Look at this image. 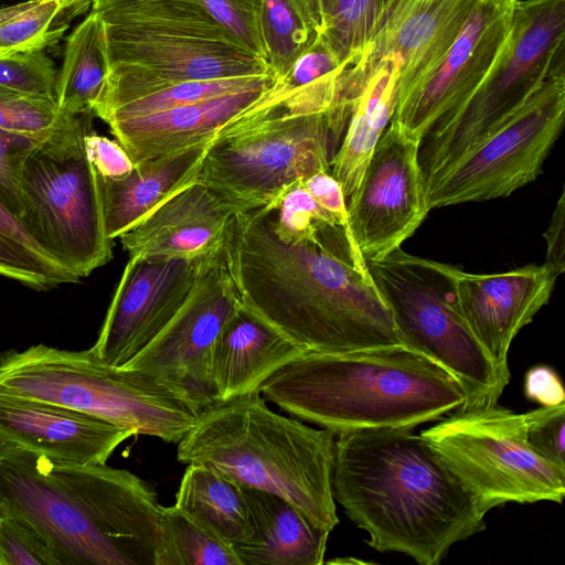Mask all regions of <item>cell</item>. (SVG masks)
<instances>
[{"mask_svg": "<svg viewBox=\"0 0 565 565\" xmlns=\"http://www.w3.org/2000/svg\"><path fill=\"white\" fill-rule=\"evenodd\" d=\"M223 250L241 302L305 349L405 347L352 236L302 180L235 212Z\"/></svg>", "mask_w": 565, "mask_h": 565, "instance_id": "1", "label": "cell"}, {"mask_svg": "<svg viewBox=\"0 0 565 565\" xmlns=\"http://www.w3.org/2000/svg\"><path fill=\"white\" fill-rule=\"evenodd\" d=\"M334 500L377 552L438 565L450 547L486 529L487 512L419 434L366 428L338 435Z\"/></svg>", "mask_w": 565, "mask_h": 565, "instance_id": "2", "label": "cell"}, {"mask_svg": "<svg viewBox=\"0 0 565 565\" xmlns=\"http://www.w3.org/2000/svg\"><path fill=\"white\" fill-rule=\"evenodd\" d=\"M0 513L31 529L60 565H157L161 505L126 469L0 443Z\"/></svg>", "mask_w": 565, "mask_h": 565, "instance_id": "3", "label": "cell"}, {"mask_svg": "<svg viewBox=\"0 0 565 565\" xmlns=\"http://www.w3.org/2000/svg\"><path fill=\"white\" fill-rule=\"evenodd\" d=\"M345 64L309 84L277 77L212 139L198 180L235 212L271 202L298 180L331 173L360 96Z\"/></svg>", "mask_w": 565, "mask_h": 565, "instance_id": "4", "label": "cell"}, {"mask_svg": "<svg viewBox=\"0 0 565 565\" xmlns=\"http://www.w3.org/2000/svg\"><path fill=\"white\" fill-rule=\"evenodd\" d=\"M259 393L334 436L366 428L413 430L467 398L449 373L406 347L306 350L269 376Z\"/></svg>", "mask_w": 565, "mask_h": 565, "instance_id": "5", "label": "cell"}, {"mask_svg": "<svg viewBox=\"0 0 565 565\" xmlns=\"http://www.w3.org/2000/svg\"><path fill=\"white\" fill-rule=\"evenodd\" d=\"M334 456L330 430L273 412L259 393L201 409L177 449L181 463H206L243 488L278 494L329 533L339 523Z\"/></svg>", "mask_w": 565, "mask_h": 565, "instance_id": "6", "label": "cell"}, {"mask_svg": "<svg viewBox=\"0 0 565 565\" xmlns=\"http://www.w3.org/2000/svg\"><path fill=\"white\" fill-rule=\"evenodd\" d=\"M0 390L74 409L134 436L178 444L199 411L149 375L100 361L90 349L35 344L0 354Z\"/></svg>", "mask_w": 565, "mask_h": 565, "instance_id": "7", "label": "cell"}, {"mask_svg": "<svg viewBox=\"0 0 565 565\" xmlns=\"http://www.w3.org/2000/svg\"><path fill=\"white\" fill-rule=\"evenodd\" d=\"M90 114L36 143L21 170L23 213L32 238L82 279L113 258L114 241L105 232L98 174L85 137Z\"/></svg>", "mask_w": 565, "mask_h": 565, "instance_id": "8", "label": "cell"}, {"mask_svg": "<svg viewBox=\"0 0 565 565\" xmlns=\"http://www.w3.org/2000/svg\"><path fill=\"white\" fill-rule=\"evenodd\" d=\"M565 67V0H516L505 44L476 92L424 137L425 183L513 113L556 70Z\"/></svg>", "mask_w": 565, "mask_h": 565, "instance_id": "9", "label": "cell"}, {"mask_svg": "<svg viewBox=\"0 0 565 565\" xmlns=\"http://www.w3.org/2000/svg\"><path fill=\"white\" fill-rule=\"evenodd\" d=\"M366 265L404 345L449 373L463 388L465 403L498 402L510 377L459 313L441 263L401 247Z\"/></svg>", "mask_w": 565, "mask_h": 565, "instance_id": "10", "label": "cell"}, {"mask_svg": "<svg viewBox=\"0 0 565 565\" xmlns=\"http://www.w3.org/2000/svg\"><path fill=\"white\" fill-rule=\"evenodd\" d=\"M420 435L488 513L509 502L562 503L565 469L527 443L524 414L498 402L463 403Z\"/></svg>", "mask_w": 565, "mask_h": 565, "instance_id": "11", "label": "cell"}, {"mask_svg": "<svg viewBox=\"0 0 565 565\" xmlns=\"http://www.w3.org/2000/svg\"><path fill=\"white\" fill-rule=\"evenodd\" d=\"M565 119V67L513 113L426 182L429 210L505 198L542 172Z\"/></svg>", "mask_w": 565, "mask_h": 565, "instance_id": "12", "label": "cell"}, {"mask_svg": "<svg viewBox=\"0 0 565 565\" xmlns=\"http://www.w3.org/2000/svg\"><path fill=\"white\" fill-rule=\"evenodd\" d=\"M241 303L222 245L203 257L195 285L172 320L124 366L149 375L199 412L211 406L212 349Z\"/></svg>", "mask_w": 565, "mask_h": 565, "instance_id": "13", "label": "cell"}, {"mask_svg": "<svg viewBox=\"0 0 565 565\" xmlns=\"http://www.w3.org/2000/svg\"><path fill=\"white\" fill-rule=\"evenodd\" d=\"M420 142L391 120L347 200L349 230L366 262L401 248L430 211Z\"/></svg>", "mask_w": 565, "mask_h": 565, "instance_id": "14", "label": "cell"}, {"mask_svg": "<svg viewBox=\"0 0 565 565\" xmlns=\"http://www.w3.org/2000/svg\"><path fill=\"white\" fill-rule=\"evenodd\" d=\"M203 257H130L92 352L114 366L132 360L183 306Z\"/></svg>", "mask_w": 565, "mask_h": 565, "instance_id": "15", "label": "cell"}, {"mask_svg": "<svg viewBox=\"0 0 565 565\" xmlns=\"http://www.w3.org/2000/svg\"><path fill=\"white\" fill-rule=\"evenodd\" d=\"M515 2L481 0L438 65L395 103L391 120L422 141L441 117L465 103L499 57Z\"/></svg>", "mask_w": 565, "mask_h": 565, "instance_id": "16", "label": "cell"}, {"mask_svg": "<svg viewBox=\"0 0 565 565\" xmlns=\"http://www.w3.org/2000/svg\"><path fill=\"white\" fill-rule=\"evenodd\" d=\"M103 22L108 65H132L173 82L274 73L267 61L238 43L206 40L183 31L138 22Z\"/></svg>", "mask_w": 565, "mask_h": 565, "instance_id": "17", "label": "cell"}, {"mask_svg": "<svg viewBox=\"0 0 565 565\" xmlns=\"http://www.w3.org/2000/svg\"><path fill=\"white\" fill-rule=\"evenodd\" d=\"M441 268L468 328L497 369L510 377L511 343L548 302L558 276L544 263L495 274L467 273L444 263Z\"/></svg>", "mask_w": 565, "mask_h": 565, "instance_id": "18", "label": "cell"}, {"mask_svg": "<svg viewBox=\"0 0 565 565\" xmlns=\"http://www.w3.org/2000/svg\"><path fill=\"white\" fill-rule=\"evenodd\" d=\"M480 1L391 0L360 57L370 65L396 58V103L438 65Z\"/></svg>", "mask_w": 565, "mask_h": 565, "instance_id": "19", "label": "cell"}, {"mask_svg": "<svg viewBox=\"0 0 565 565\" xmlns=\"http://www.w3.org/2000/svg\"><path fill=\"white\" fill-rule=\"evenodd\" d=\"M132 433L100 418L0 390V443L65 463H106Z\"/></svg>", "mask_w": 565, "mask_h": 565, "instance_id": "20", "label": "cell"}, {"mask_svg": "<svg viewBox=\"0 0 565 565\" xmlns=\"http://www.w3.org/2000/svg\"><path fill=\"white\" fill-rule=\"evenodd\" d=\"M232 207L201 181L189 184L119 236L129 256L200 258L224 242Z\"/></svg>", "mask_w": 565, "mask_h": 565, "instance_id": "21", "label": "cell"}, {"mask_svg": "<svg viewBox=\"0 0 565 565\" xmlns=\"http://www.w3.org/2000/svg\"><path fill=\"white\" fill-rule=\"evenodd\" d=\"M306 350L241 303L212 349L215 403L259 393L269 376Z\"/></svg>", "mask_w": 565, "mask_h": 565, "instance_id": "22", "label": "cell"}, {"mask_svg": "<svg viewBox=\"0 0 565 565\" xmlns=\"http://www.w3.org/2000/svg\"><path fill=\"white\" fill-rule=\"evenodd\" d=\"M107 125L134 164L212 139L276 82Z\"/></svg>", "mask_w": 565, "mask_h": 565, "instance_id": "23", "label": "cell"}, {"mask_svg": "<svg viewBox=\"0 0 565 565\" xmlns=\"http://www.w3.org/2000/svg\"><path fill=\"white\" fill-rule=\"evenodd\" d=\"M248 509L245 537L233 544L242 565H320L329 532L285 498L243 488Z\"/></svg>", "mask_w": 565, "mask_h": 565, "instance_id": "24", "label": "cell"}, {"mask_svg": "<svg viewBox=\"0 0 565 565\" xmlns=\"http://www.w3.org/2000/svg\"><path fill=\"white\" fill-rule=\"evenodd\" d=\"M212 139L137 162L122 178L98 175L107 237H119L161 202L195 182Z\"/></svg>", "mask_w": 565, "mask_h": 565, "instance_id": "25", "label": "cell"}, {"mask_svg": "<svg viewBox=\"0 0 565 565\" xmlns=\"http://www.w3.org/2000/svg\"><path fill=\"white\" fill-rule=\"evenodd\" d=\"M331 160V174L345 200L356 189L372 152L387 128L395 108L398 63L394 57L377 61Z\"/></svg>", "mask_w": 565, "mask_h": 565, "instance_id": "26", "label": "cell"}, {"mask_svg": "<svg viewBox=\"0 0 565 565\" xmlns=\"http://www.w3.org/2000/svg\"><path fill=\"white\" fill-rule=\"evenodd\" d=\"M108 72L104 22L90 10L68 35L55 82V99L63 111L94 115Z\"/></svg>", "mask_w": 565, "mask_h": 565, "instance_id": "27", "label": "cell"}, {"mask_svg": "<svg viewBox=\"0 0 565 565\" xmlns=\"http://www.w3.org/2000/svg\"><path fill=\"white\" fill-rule=\"evenodd\" d=\"M174 505L232 546L246 535L248 509L243 487L210 465H188Z\"/></svg>", "mask_w": 565, "mask_h": 565, "instance_id": "28", "label": "cell"}, {"mask_svg": "<svg viewBox=\"0 0 565 565\" xmlns=\"http://www.w3.org/2000/svg\"><path fill=\"white\" fill-rule=\"evenodd\" d=\"M94 0H26L0 7V57L45 51Z\"/></svg>", "mask_w": 565, "mask_h": 565, "instance_id": "29", "label": "cell"}, {"mask_svg": "<svg viewBox=\"0 0 565 565\" xmlns=\"http://www.w3.org/2000/svg\"><path fill=\"white\" fill-rule=\"evenodd\" d=\"M0 275L35 290H50L81 279L50 256L19 216L0 201Z\"/></svg>", "mask_w": 565, "mask_h": 565, "instance_id": "30", "label": "cell"}, {"mask_svg": "<svg viewBox=\"0 0 565 565\" xmlns=\"http://www.w3.org/2000/svg\"><path fill=\"white\" fill-rule=\"evenodd\" d=\"M157 565H242V563L230 542L177 505H161Z\"/></svg>", "mask_w": 565, "mask_h": 565, "instance_id": "31", "label": "cell"}, {"mask_svg": "<svg viewBox=\"0 0 565 565\" xmlns=\"http://www.w3.org/2000/svg\"><path fill=\"white\" fill-rule=\"evenodd\" d=\"M391 0H337L328 21L315 39L341 64L360 58Z\"/></svg>", "mask_w": 565, "mask_h": 565, "instance_id": "32", "label": "cell"}, {"mask_svg": "<svg viewBox=\"0 0 565 565\" xmlns=\"http://www.w3.org/2000/svg\"><path fill=\"white\" fill-rule=\"evenodd\" d=\"M257 14L267 62L276 77H282L313 36L290 0H259Z\"/></svg>", "mask_w": 565, "mask_h": 565, "instance_id": "33", "label": "cell"}, {"mask_svg": "<svg viewBox=\"0 0 565 565\" xmlns=\"http://www.w3.org/2000/svg\"><path fill=\"white\" fill-rule=\"evenodd\" d=\"M79 115L60 109L56 99L0 86V130L40 143L70 127Z\"/></svg>", "mask_w": 565, "mask_h": 565, "instance_id": "34", "label": "cell"}, {"mask_svg": "<svg viewBox=\"0 0 565 565\" xmlns=\"http://www.w3.org/2000/svg\"><path fill=\"white\" fill-rule=\"evenodd\" d=\"M56 70L45 51L0 57V86L55 99Z\"/></svg>", "mask_w": 565, "mask_h": 565, "instance_id": "35", "label": "cell"}, {"mask_svg": "<svg viewBox=\"0 0 565 565\" xmlns=\"http://www.w3.org/2000/svg\"><path fill=\"white\" fill-rule=\"evenodd\" d=\"M523 414L529 445L565 469V404L541 406Z\"/></svg>", "mask_w": 565, "mask_h": 565, "instance_id": "36", "label": "cell"}, {"mask_svg": "<svg viewBox=\"0 0 565 565\" xmlns=\"http://www.w3.org/2000/svg\"><path fill=\"white\" fill-rule=\"evenodd\" d=\"M0 565H60L45 543L26 525L0 513Z\"/></svg>", "mask_w": 565, "mask_h": 565, "instance_id": "37", "label": "cell"}, {"mask_svg": "<svg viewBox=\"0 0 565 565\" xmlns=\"http://www.w3.org/2000/svg\"><path fill=\"white\" fill-rule=\"evenodd\" d=\"M35 145L25 137L0 130V201L19 217L23 213L21 170Z\"/></svg>", "mask_w": 565, "mask_h": 565, "instance_id": "38", "label": "cell"}, {"mask_svg": "<svg viewBox=\"0 0 565 565\" xmlns=\"http://www.w3.org/2000/svg\"><path fill=\"white\" fill-rule=\"evenodd\" d=\"M89 161L102 178L118 179L131 172L135 164L117 140H110L93 130L85 137Z\"/></svg>", "mask_w": 565, "mask_h": 565, "instance_id": "39", "label": "cell"}, {"mask_svg": "<svg viewBox=\"0 0 565 565\" xmlns=\"http://www.w3.org/2000/svg\"><path fill=\"white\" fill-rule=\"evenodd\" d=\"M343 65L345 64H341L320 40L313 39L282 77L294 86H301L319 79Z\"/></svg>", "mask_w": 565, "mask_h": 565, "instance_id": "40", "label": "cell"}, {"mask_svg": "<svg viewBox=\"0 0 565 565\" xmlns=\"http://www.w3.org/2000/svg\"><path fill=\"white\" fill-rule=\"evenodd\" d=\"M524 394L529 399L541 406L565 404V393L561 377L548 365H535L526 372Z\"/></svg>", "mask_w": 565, "mask_h": 565, "instance_id": "41", "label": "cell"}, {"mask_svg": "<svg viewBox=\"0 0 565 565\" xmlns=\"http://www.w3.org/2000/svg\"><path fill=\"white\" fill-rule=\"evenodd\" d=\"M302 182L317 202L350 233L347 200L333 175L330 172H319L303 179Z\"/></svg>", "mask_w": 565, "mask_h": 565, "instance_id": "42", "label": "cell"}, {"mask_svg": "<svg viewBox=\"0 0 565 565\" xmlns=\"http://www.w3.org/2000/svg\"><path fill=\"white\" fill-rule=\"evenodd\" d=\"M546 243V258L544 264L557 276L565 269V191L561 196L552 214L550 224L543 234Z\"/></svg>", "mask_w": 565, "mask_h": 565, "instance_id": "43", "label": "cell"}, {"mask_svg": "<svg viewBox=\"0 0 565 565\" xmlns=\"http://www.w3.org/2000/svg\"><path fill=\"white\" fill-rule=\"evenodd\" d=\"M302 22L313 36L320 34L337 0H290Z\"/></svg>", "mask_w": 565, "mask_h": 565, "instance_id": "44", "label": "cell"}, {"mask_svg": "<svg viewBox=\"0 0 565 565\" xmlns=\"http://www.w3.org/2000/svg\"><path fill=\"white\" fill-rule=\"evenodd\" d=\"M503 1H508V2L514 3L516 0H503Z\"/></svg>", "mask_w": 565, "mask_h": 565, "instance_id": "45", "label": "cell"}, {"mask_svg": "<svg viewBox=\"0 0 565 565\" xmlns=\"http://www.w3.org/2000/svg\"><path fill=\"white\" fill-rule=\"evenodd\" d=\"M98 1H99V0H94V3H93V6H94L95 3H97Z\"/></svg>", "mask_w": 565, "mask_h": 565, "instance_id": "46", "label": "cell"}]
</instances>
